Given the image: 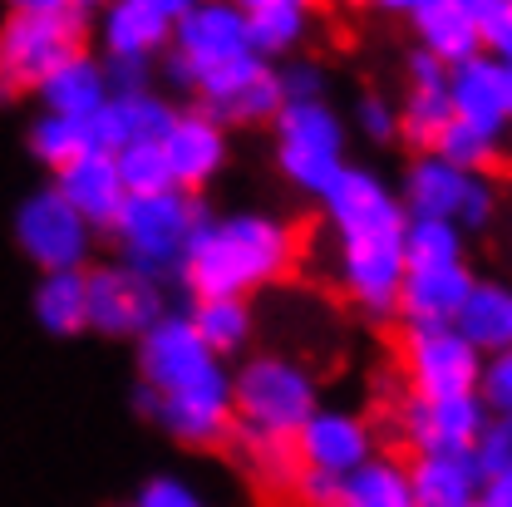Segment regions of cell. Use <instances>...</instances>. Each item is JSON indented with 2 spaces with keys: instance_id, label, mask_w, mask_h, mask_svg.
I'll use <instances>...</instances> for the list:
<instances>
[{
  "instance_id": "6da1fadb",
  "label": "cell",
  "mask_w": 512,
  "mask_h": 507,
  "mask_svg": "<svg viewBox=\"0 0 512 507\" xmlns=\"http://www.w3.org/2000/svg\"><path fill=\"white\" fill-rule=\"evenodd\" d=\"M133 409L173 444L217 448L232 439V365L212 355L183 311H168L138 340Z\"/></svg>"
},
{
  "instance_id": "7a4b0ae2",
  "label": "cell",
  "mask_w": 512,
  "mask_h": 507,
  "mask_svg": "<svg viewBox=\"0 0 512 507\" xmlns=\"http://www.w3.org/2000/svg\"><path fill=\"white\" fill-rule=\"evenodd\" d=\"M325 227L335 232V281L350 306L370 320H389L404 286V222L399 192L375 168L345 163V173L320 192Z\"/></svg>"
},
{
  "instance_id": "3957f363",
  "label": "cell",
  "mask_w": 512,
  "mask_h": 507,
  "mask_svg": "<svg viewBox=\"0 0 512 507\" xmlns=\"http://www.w3.org/2000/svg\"><path fill=\"white\" fill-rule=\"evenodd\" d=\"M296 252V227L286 217L261 207L222 212L197 227L178 281L192 301H252L256 291L291 276Z\"/></svg>"
},
{
  "instance_id": "277c9868",
  "label": "cell",
  "mask_w": 512,
  "mask_h": 507,
  "mask_svg": "<svg viewBox=\"0 0 512 507\" xmlns=\"http://www.w3.org/2000/svg\"><path fill=\"white\" fill-rule=\"evenodd\" d=\"M320 409L316 370L281 350H256L232 370V434L252 444H296Z\"/></svg>"
},
{
  "instance_id": "5b68a950",
  "label": "cell",
  "mask_w": 512,
  "mask_h": 507,
  "mask_svg": "<svg viewBox=\"0 0 512 507\" xmlns=\"http://www.w3.org/2000/svg\"><path fill=\"white\" fill-rule=\"evenodd\" d=\"M207 222V207L192 197V192H148V197H128L109 227V242H114V261H124L133 271L153 276V281H173L183 271V256H188L197 227Z\"/></svg>"
},
{
  "instance_id": "8992f818",
  "label": "cell",
  "mask_w": 512,
  "mask_h": 507,
  "mask_svg": "<svg viewBox=\"0 0 512 507\" xmlns=\"http://www.w3.org/2000/svg\"><path fill=\"white\" fill-rule=\"evenodd\" d=\"M345 148H350V128L330 109V99L320 104H281V114L271 119V153L281 178L306 197H320L340 173H345Z\"/></svg>"
},
{
  "instance_id": "52a82bcc",
  "label": "cell",
  "mask_w": 512,
  "mask_h": 507,
  "mask_svg": "<svg viewBox=\"0 0 512 507\" xmlns=\"http://www.w3.org/2000/svg\"><path fill=\"white\" fill-rule=\"evenodd\" d=\"M79 50H84V15H74L69 5L35 10V15H5L0 20V104L35 94Z\"/></svg>"
},
{
  "instance_id": "ba28073f",
  "label": "cell",
  "mask_w": 512,
  "mask_h": 507,
  "mask_svg": "<svg viewBox=\"0 0 512 507\" xmlns=\"http://www.w3.org/2000/svg\"><path fill=\"white\" fill-rule=\"evenodd\" d=\"M15 247L30 266L45 271H84L94 261V227L64 202L55 188H35L15 202Z\"/></svg>"
},
{
  "instance_id": "9c48e42d",
  "label": "cell",
  "mask_w": 512,
  "mask_h": 507,
  "mask_svg": "<svg viewBox=\"0 0 512 507\" xmlns=\"http://www.w3.org/2000/svg\"><path fill=\"white\" fill-rule=\"evenodd\" d=\"M84 296H89V330L104 340H138L148 325L168 316V286L124 261L84 266Z\"/></svg>"
},
{
  "instance_id": "30bf717a",
  "label": "cell",
  "mask_w": 512,
  "mask_h": 507,
  "mask_svg": "<svg viewBox=\"0 0 512 507\" xmlns=\"http://www.w3.org/2000/svg\"><path fill=\"white\" fill-rule=\"evenodd\" d=\"M404 380L419 399H448V394H478L483 355L458 335V325H404Z\"/></svg>"
},
{
  "instance_id": "8fae6325",
  "label": "cell",
  "mask_w": 512,
  "mask_h": 507,
  "mask_svg": "<svg viewBox=\"0 0 512 507\" xmlns=\"http://www.w3.org/2000/svg\"><path fill=\"white\" fill-rule=\"evenodd\" d=\"M192 99H197V109H202L207 119H217L222 128L271 124V119L281 114L276 64H266L261 55H242V60L202 74L197 89H192Z\"/></svg>"
},
{
  "instance_id": "7c38bea8",
  "label": "cell",
  "mask_w": 512,
  "mask_h": 507,
  "mask_svg": "<svg viewBox=\"0 0 512 507\" xmlns=\"http://www.w3.org/2000/svg\"><path fill=\"white\" fill-rule=\"evenodd\" d=\"M178 60L192 74H212L222 64L252 55V35H247V10L237 0H192L188 10L173 20V45Z\"/></svg>"
},
{
  "instance_id": "4fadbf2b",
  "label": "cell",
  "mask_w": 512,
  "mask_h": 507,
  "mask_svg": "<svg viewBox=\"0 0 512 507\" xmlns=\"http://www.w3.org/2000/svg\"><path fill=\"white\" fill-rule=\"evenodd\" d=\"M488 419L493 414L483 409L478 394H448V399L409 394L394 414V429L414 453H473Z\"/></svg>"
},
{
  "instance_id": "5bb4252c",
  "label": "cell",
  "mask_w": 512,
  "mask_h": 507,
  "mask_svg": "<svg viewBox=\"0 0 512 507\" xmlns=\"http://www.w3.org/2000/svg\"><path fill=\"white\" fill-rule=\"evenodd\" d=\"M291 448H296L301 468L325 473V478H350L360 463L375 458V424L365 414H355V409L320 404L316 414L301 424Z\"/></svg>"
},
{
  "instance_id": "9a60e30c",
  "label": "cell",
  "mask_w": 512,
  "mask_h": 507,
  "mask_svg": "<svg viewBox=\"0 0 512 507\" xmlns=\"http://www.w3.org/2000/svg\"><path fill=\"white\" fill-rule=\"evenodd\" d=\"M158 148H163V158H168V168H173V188L192 192V197L202 188H212V183L222 178L227 158H232L227 128L217 124V119H207L197 104L173 114V124H168Z\"/></svg>"
},
{
  "instance_id": "2e32d148",
  "label": "cell",
  "mask_w": 512,
  "mask_h": 507,
  "mask_svg": "<svg viewBox=\"0 0 512 507\" xmlns=\"http://www.w3.org/2000/svg\"><path fill=\"white\" fill-rule=\"evenodd\" d=\"M448 109H453L458 124L478 128L483 138L503 143V133H508V124H512L508 69L493 60V55H478V60L448 69Z\"/></svg>"
},
{
  "instance_id": "e0dca14e",
  "label": "cell",
  "mask_w": 512,
  "mask_h": 507,
  "mask_svg": "<svg viewBox=\"0 0 512 507\" xmlns=\"http://www.w3.org/2000/svg\"><path fill=\"white\" fill-rule=\"evenodd\" d=\"M173 114H178L173 99H163L158 89H133V94H114L89 119V133L99 153H124L133 143H163Z\"/></svg>"
},
{
  "instance_id": "ac0fdd59",
  "label": "cell",
  "mask_w": 512,
  "mask_h": 507,
  "mask_svg": "<svg viewBox=\"0 0 512 507\" xmlns=\"http://www.w3.org/2000/svg\"><path fill=\"white\" fill-rule=\"evenodd\" d=\"M50 188L60 192L94 232H109L114 217H119V207L128 202L114 153H84V158H74L69 168H60V173L50 178Z\"/></svg>"
},
{
  "instance_id": "d6986e66",
  "label": "cell",
  "mask_w": 512,
  "mask_h": 507,
  "mask_svg": "<svg viewBox=\"0 0 512 507\" xmlns=\"http://www.w3.org/2000/svg\"><path fill=\"white\" fill-rule=\"evenodd\" d=\"M404 79H409V89H404V104H399V138H409L414 148L429 153L439 128L453 119V109H448V69L434 55H424V50H409Z\"/></svg>"
},
{
  "instance_id": "ffe728a7",
  "label": "cell",
  "mask_w": 512,
  "mask_h": 507,
  "mask_svg": "<svg viewBox=\"0 0 512 507\" xmlns=\"http://www.w3.org/2000/svg\"><path fill=\"white\" fill-rule=\"evenodd\" d=\"M99 50L104 64H158L163 50L173 45V25L133 0H114L109 10H99Z\"/></svg>"
},
{
  "instance_id": "44dd1931",
  "label": "cell",
  "mask_w": 512,
  "mask_h": 507,
  "mask_svg": "<svg viewBox=\"0 0 512 507\" xmlns=\"http://www.w3.org/2000/svg\"><path fill=\"white\" fill-rule=\"evenodd\" d=\"M35 99H40V114H55V119H79V124H89L109 99H114V84H109V69L99 55H89V50H79V55H69V60L35 89Z\"/></svg>"
},
{
  "instance_id": "7402d4cb",
  "label": "cell",
  "mask_w": 512,
  "mask_h": 507,
  "mask_svg": "<svg viewBox=\"0 0 512 507\" xmlns=\"http://www.w3.org/2000/svg\"><path fill=\"white\" fill-rule=\"evenodd\" d=\"M473 178L478 173H458L434 153H414L394 192H399V207L409 217H434V222H453L458 227V212H463V197H468Z\"/></svg>"
},
{
  "instance_id": "603a6c76",
  "label": "cell",
  "mask_w": 512,
  "mask_h": 507,
  "mask_svg": "<svg viewBox=\"0 0 512 507\" xmlns=\"http://www.w3.org/2000/svg\"><path fill=\"white\" fill-rule=\"evenodd\" d=\"M473 281L478 276L468 271V261L463 266H439V271H404L394 316L404 325H453L458 311L468 306Z\"/></svg>"
},
{
  "instance_id": "cb8c5ba5",
  "label": "cell",
  "mask_w": 512,
  "mask_h": 507,
  "mask_svg": "<svg viewBox=\"0 0 512 507\" xmlns=\"http://www.w3.org/2000/svg\"><path fill=\"white\" fill-rule=\"evenodd\" d=\"M404 473H409V493L419 507L473 503L483 488V468L473 453H414Z\"/></svg>"
},
{
  "instance_id": "d4e9b609",
  "label": "cell",
  "mask_w": 512,
  "mask_h": 507,
  "mask_svg": "<svg viewBox=\"0 0 512 507\" xmlns=\"http://www.w3.org/2000/svg\"><path fill=\"white\" fill-rule=\"evenodd\" d=\"M409 25L419 35V50L434 55L444 69H458V64L483 55V35H478V25L468 20V10L458 0H424L409 15Z\"/></svg>"
},
{
  "instance_id": "484cf974",
  "label": "cell",
  "mask_w": 512,
  "mask_h": 507,
  "mask_svg": "<svg viewBox=\"0 0 512 507\" xmlns=\"http://www.w3.org/2000/svg\"><path fill=\"white\" fill-rule=\"evenodd\" d=\"M453 325L478 355L512 350V281H473L468 306Z\"/></svg>"
},
{
  "instance_id": "4316f807",
  "label": "cell",
  "mask_w": 512,
  "mask_h": 507,
  "mask_svg": "<svg viewBox=\"0 0 512 507\" xmlns=\"http://www.w3.org/2000/svg\"><path fill=\"white\" fill-rule=\"evenodd\" d=\"M188 325L197 330V340L222 355V360H247L256 340V311L252 301H192L188 311Z\"/></svg>"
},
{
  "instance_id": "83f0119b",
  "label": "cell",
  "mask_w": 512,
  "mask_h": 507,
  "mask_svg": "<svg viewBox=\"0 0 512 507\" xmlns=\"http://www.w3.org/2000/svg\"><path fill=\"white\" fill-rule=\"evenodd\" d=\"M30 316L45 335H79L89 330V296H84V271H45L30 291Z\"/></svg>"
},
{
  "instance_id": "f1b7e54d",
  "label": "cell",
  "mask_w": 512,
  "mask_h": 507,
  "mask_svg": "<svg viewBox=\"0 0 512 507\" xmlns=\"http://www.w3.org/2000/svg\"><path fill=\"white\" fill-rule=\"evenodd\" d=\"M340 503L345 507H419L409 493V473L399 458L375 453L370 463H360L350 478H340Z\"/></svg>"
},
{
  "instance_id": "f546056e",
  "label": "cell",
  "mask_w": 512,
  "mask_h": 507,
  "mask_svg": "<svg viewBox=\"0 0 512 507\" xmlns=\"http://www.w3.org/2000/svg\"><path fill=\"white\" fill-rule=\"evenodd\" d=\"M468 237L453 222L434 217H409L404 222V271H439V266H463Z\"/></svg>"
},
{
  "instance_id": "4dcf8cb0",
  "label": "cell",
  "mask_w": 512,
  "mask_h": 507,
  "mask_svg": "<svg viewBox=\"0 0 512 507\" xmlns=\"http://www.w3.org/2000/svg\"><path fill=\"white\" fill-rule=\"evenodd\" d=\"M25 148H30V158L40 163V168H50V178L69 168L74 158H84V153H99L94 148V133L89 124H79V119H55V114H40L30 133H25Z\"/></svg>"
},
{
  "instance_id": "1f68e13d",
  "label": "cell",
  "mask_w": 512,
  "mask_h": 507,
  "mask_svg": "<svg viewBox=\"0 0 512 507\" xmlns=\"http://www.w3.org/2000/svg\"><path fill=\"white\" fill-rule=\"evenodd\" d=\"M247 35H252V55L261 60H281L296 55L301 40L311 35V5H276V10H252L247 15Z\"/></svg>"
},
{
  "instance_id": "d6a6232c",
  "label": "cell",
  "mask_w": 512,
  "mask_h": 507,
  "mask_svg": "<svg viewBox=\"0 0 512 507\" xmlns=\"http://www.w3.org/2000/svg\"><path fill=\"white\" fill-rule=\"evenodd\" d=\"M429 153H434V158H444L448 168H458V173H488V168H493V158H498V143H493V138H483L478 128L448 119V124L439 128V138L429 143Z\"/></svg>"
},
{
  "instance_id": "836d02e7",
  "label": "cell",
  "mask_w": 512,
  "mask_h": 507,
  "mask_svg": "<svg viewBox=\"0 0 512 507\" xmlns=\"http://www.w3.org/2000/svg\"><path fill=\"white\" fill-rule=\"evenodd\" d=\"M114 163H119V178H124L128 197H148V192L173 188V168H168L158 143H133L124 153H114Z\"/></svg>"
},
{
  "instance_id": "e575fe53",
  "label": "cell",
  "mask_w": 512,
  "mask_h": 507,
  "mask_svg": "<svg viewBox=\"0 0 512 507\" xmlns=\"http://www.w3.org/2000/svg\"><path fill=\"white\" fill-rule=\"evenodd\" d=\"M242 448H247V468H252L266 488H286V493L296 488L301 458H296L291 444H252V439H242Z\"/></svg>"
},
{
  "instance_id": "d590c367",
  "label": "cell",
  "mask_w": 512,
  "mask_h": 507,
  "mask_svg": "<svg viewBox=\"0 0 512 507\" xmlns=\"http://www.w3.org/2000/svg\"><path fill=\"white\" fill-rule=\"evenodd\" d=\"M478 399L493 419H512V350L498 355H483V370H478Z\"/></svg>"
},
{
  "instance_id": "8d00e7d4",
  "label": "cell",
  "mask_w": 512,
  "mask_h": 507,
  "mask_svg": "<svg viewBox=\"0 0 512 507\" xmlns=\"http://www.w3.org/2000/svg\"><path fill=\"white\" fill-rule=\"evenodd\" d=\"M276 84H281V104H320L325 99V69L301 55L276 64Z\"/></svg>"
},
{
  "instance_id": "74e56055",
  "label": "cell",
  "mask_w": 512,
  "mask_h": 507,
  "mask_svg": "<svg viewBox=\"0 0 512 507\" xmlns=\"http://www.w3.org/2000/svg\"><path fill=\"white\" fill-rule=\"evenodd\" d=\"M473 458H478L483 478L512 473V419H488V429H483L478 444H473Z\"/></svg>"
},
{
  "instance_id": "f35d334b",
  "label": "cell",
  "mask_w": 512,
  "mask_h": 507,
  "mask_svg": "<svg viewBox=\"0 0 512 507\" xmlns=\"http://www.w3.org/2000/svg\"><path fill=\"white\" fill-rule=\"evenodd\" d=\"M133 507H207V503H202V493L192 488L188 478H178V473H158V478H148V483L138 488Z\"/></svg>"
},
{
  "instance_id": "ab89813d",
  "label": "cell",
  "mask_w": 512,
  "mask_h": 507,
  "mask_svg": "<svg viewBox=\"0 0 512 507\" xmlns=\"http://www.w3.org/2000/svg\"><path fill=\"white\" fill-rule=\"evenodd\" d=\"M355 128L370 138V143H394L399 138V104H389L384 94H365L355 104Z\"/></svg>"
},
{
  "instance_id": "60d3db41",
  "label": "cell",
  "mask_w": 512,
  "mask_h": 507,
  "mask_svg": "<svg viewBox=\"0 0 512 507\" xmlns=\"http://www.w3.org/2000/svg\"><path fill=\"white\" fill-rule=\"evenodd\" d=\"M296 498L306 507H330L340 503V478H325V473H311V468H301L296 473V488H291Z\"/></svg>"
},
{
  "instance_id": "b9f144b4",
  "label": "cell",
  "mask_w": 512,
  "mask_h": 507,
  "mask_svg": "<svg viewBox=\"0 0 512 507\" xmlns=\"http://www.w3.org/2000/svg\"><path fill=\"white\" fill-rule=\"evenodd\" d=\"M463 10H468V20L478 25V35H483V45H488V35L508 20L512 10H508V0H458Z\"/></svg>"
},
{
  "instance_id": "7bdbcfd3",
  "label": "cell",
  "mask_w": 512,
  "mask_h": 507,
  "mask_svg": "<svg viewBox=\"0 0 512 507\" xmlns=\"http://www.w3.org/2000/svg\"><path fill=\"white\" fill-rule=\"evenodd\" d=\"M478 503L483 507H512V473H493V478H483Z\"/></svg>"
},
{
  "instance_id": "ee69618b",
  "label": "cell",
  "mask_w": 512,
  "mask_h": 507,
  "mask_svg": "<svg viewBox=\"0 0 512 507\" xmlns=\"http://www.w3.org/2000/svg\"><path fill=\"white\" fill-rule=\"evenodd\" d=\"M158 74H163V79H168L173 89H188V94L197 89V74H192V69L178 60L173 50H163V60H158Z\"/></svg>"
},
{
  "instance_id": "f6af8a7d",
  "label": "cell",
  "mask_w": 512,
  "mask_h": 507,
  "mask_svg": "<svg viewBox=\"0 0 512 507\" xmlns=\"http://www.w3.org/2000/svg\"><path fill=\"white\" fill-rule=\"evenodd\" d=\"M133 5H143V10H153V15H163V20L173 25V20H178V15L188 10L192 0H133Z\"/></svg>"
},
{
  "instance_id": "bcb514c9",
  "label": "cell",
  "mask_w": 512,
  "mask_h": 507,
  "mask_svg": "<svg viewBox=\"0 0 512 507\" xmlns=\"http://www.w3.org/2000/svg\"><path fill=\"white\" fill-rule=\"evenodd\" d=\"M35 10H64V0H5V15H35Z\"/></svg>"
},
{
  "instance_id": "7dc6e473",
  "label": "cell",
  "mask_w": 512,
  "mask_h": 507,
  "mask_svg": "<svg viewBox=\"0 0 512 507\" xmlns=\"http://www.w3.org/2000/svg\"><path fill=\"white\" fill-rule=\"evenodd\" d=\"M370 5H375L380 15H394V20L404 15V20H409V15H414V10H419L424 0H370Z\"/></svg>"
},
{
  "instance_id": "c3c4849f",
  "label": "cell",
  "mask_w": 512,
  "mask_h": 507,
  "mask_svg": "<svg viewBox=\"0 0 512 507\" xmlns=\"http://www.w3.org/2000/svg\"><path fill=\"white\" fill-rule=\"evenodd\" d=\"M64 5H69L74 15H99V10H109L114 0H64Z\"/></svg>"
},
{
  "instance_id": "681fc988",
  "label": "cell",
  "mask_w": 512,
  "mask_h": 507,
  "mask_svg": "<svg viewBox=\"0 0 512 507\" xmlns=\"http://www.w3.org/2000/svg\"><path fill=\"white\" fill-rule=\"evenodd\" d=\"M237 5L252 15V10H276V5H311V0H237Z\"/></svg>"
},
{
  "instance_id": "f907efd6",
  "label": "cell",
  "mask_w": 512,
  "mask_h": 507,
  "mask_svg": "<svg viewBox=\"0 0 512 507\" xmlns=\"http://www.w3.org/2000/svg\"><path fill=\"white\" fill-rule=\"evenodd\" d=\"M330 5H340V10H360V5H370V0H330Z\"/></svg>"
},
{
  "instance_id": "816d5d0a",
  "label": "cell",
  "mask_w": 512,
  "mask_h": 507,
  "mask_svg": "<svg viewBox=\"0 0 512 507\" xmlns=\"http://www.w3.org/2000/svg\"><path fill=\"white\" fill-rule=\"evenodd\" d=\"M508 109H512V69H508Z\"/></svg>"
},
{
  "instance_id": "f5cc1de1",
  "label": "cell",
  "mask_w": 512,
  "mask_h": 507,
  "mask_svg": "<svg viewBox=\"0 0 512 507\" xmlns=\"http://www.w3.org/2000/svg\"><path fill=\"white\" fill-rule=\"evenodd\" d=\"M458 507H483V503H478V498H473V503H458Z\"/></svg>"
},
{
  "instance_id": "db71d44e",
  "label": "cell",
  "mask_w": 512,
  "mask_h": 507,
  "mask_svg": "<svg viewBox=\"0 0 512 507\" xmlns=\"http://www.w3.org/2000/svg\"><path fill=\"white\" fill-rule=\"evenodd\" d=\"M330 507H345V503H330Z\"/></svg>"
},
{
  "instance_id": "11a10c76",
  "label": "cell",
  "mask_w": 512,
  "mask_h": 507,
  "mask_svg": "<svg viewBox=\"0 0 512 507\" xmlns=\"http://www.w3.org/2000/svg\"><path fill=\"white\" fill-rule=\"evenodd\" d=\"M508 10H512V0H508Z\"/></svg>"
},
{
  "instance_id": "9f6ffc18",
  "label": "cell",
  "mask_w": 512,
  "mask_h": 507,
  "mask_svg": "<svg viewBox=\"0 0 512 507\" xmlns=\"http://www.w3.org/2000/svg\"><path fill=\"white\" fill-rule=\"evenodd\" d=\"M128 507H133V503H128Z\"/></svg>"
}]
</instances>
